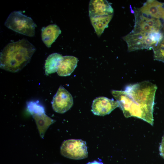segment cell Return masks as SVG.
<instances>
[{"label": "cell", "instance_id": "cell-1", "mask_svg": "<svg viewBox=\"0 0 164 164\" xmlns=\"http://www.w3.org/2000/svg\"><path fill=\"white\" fill-rule=\"evenodd\" d=\"M157 89L155 84L146 81L128 85L124 91L113 90L111 94L118 102L126 118L137 117L152 126Z\"/></svg>", "mask_w": 164, "mask_h": 164}, {"label": "cell", "instance_id": "cell-2", "mask_svg": "<svg viewBox=\"0 0 164 164\" xmlns=\"http://www.w3.org/2000/svg\"><path fill=\"white\" fill-rule=\"evenodd\" d=\"M36 50L25 39L8 43L0 53V68L13 73L20 71L29 62Z\"/></svg>", "mask_w": 164, "mask_h": 164}, {"label": "cell", "instance_id": "cell-3", "mask_svg": "<svg viewBox=\"0 0 164 164\" xmlns=\"http://www.w3.org/2000/svg\"><path fill=\"white\" fill-rule=\"evenodd\" d=\"M162 37V29L148 32L133 29L123 39L127 44L128 51L131 52L144 49H153Z\"/></svg>", "mask_w": 164, "mask_h": 164}, {"label": "cell", "instance_id": "cell-4", "mask_svg": "<svg viewBox=\"0 0 164 164\" xmlns=\"http://www.w3.org/2000/svg\"><path fill=\"white\" fill-rule=\"evenodd\" d=\"M5 25L16 32L30 37L34 36L37 26L31 17L18 11H13L9 14Z\"/></svg>", "mask_w": 164, "mask_h": 164}, {"label": "cell", "instance_id": "cell-5", "mask_svg": "<svg viewBox=\"0 0 164 164\" xmlns=\"http://www.w3.org/2000/svg\"><path fill=\"white\" fill-rule=\"evenodd\" d=\"M26 105L27 109L35 121L40 136L43 138L46 130L55 120L46 114L44 107L38 101L27 102Z\"/></svg>", "mask_w": 164, "mask_h": 164}, {"label": "cell", "instance_id": "cell-6", "mask_svg": "<svg viewBox=\"0 0 164 164\" xmlns=\"http://www.w3.org/2000/svg\"><path fill=\"white\" fill-rule=\"evenodd\" d=\"M60 152L63 156L74 159H82L88 156L86 143L81 139L64 141L61 146Z\"/></svg>", "mask_w": 164, "mask_h": 164}, {"label": "cell", "instance_id": "cell-7", "mask_svg": "<svg viewBox=\"0 0 164 164\" xmlns=\"http://www.w3.org/2000/svg\"><path fill=\"white\" fill-rule=\"evenodd\" d=\"M51 103L55 111L63 114L72 107L73 104V99L71 94L60 85L53 97Z\"/></svg>", "mask_w": 164, "mask_h": 164}, {"label": "cell", "instance_id": "cell-8", "mask_svg": "<svg viewBox=\"0 0 164 164\" xmlns=\"http://www.w3.org/2000/svg\"><path fill=\"white\" fill-rule=\"evenodd\" d=\"M119 106V103L117 101L104 97H100L96 98L93 101L92 111L95 115L104 116L109 114Z\"/></svg>", "mask_w": 164, "mask_h": 164}, {"label": "cell", "instance_id": "cell-9", "mask_svg": "<svg viewBox=\"0 0 164 164\" xmlns=\"http://www.w3.org/2000/svg\"><path fill=\"white\" fill-rule=\"evenodd\" d=\"M113 9L106 0H91L89 7L90 18L113 15Z\"/></svg>", "mask_w": 164, "mask_h": 164}, {"label": "cell", "instance_id": "cell-10", "mask_svg": "<svg viewBox=\"0 0 164 164\" xmlns=\"http://www.w3.org/2000/svg\"><path fill=\"white\" fill-rule=\"evenodd\" d=\"M138 9L144 14L164 21V5L158 1L147 0Z\"/></svg>", "mask_w": 164, "mask_h": 164}, {"label": "cell", "instance_id": "cell-11", "mask_svg": "<svg viewBox=\"0 0 164 164\" xmlns=\"http://www.w3.org/2000/svg\"><path fill=\"white\" fill-rule=\"evenodd\" d=\"M78 59L74 56H63L59 66L57 73L60 76L70 75L77 66Z\"/></svg>", "mask_w": 164, "mask_h": 164}, {"label": "cell", "instance_id": "cell-12", "mask_svg": "<svg viewBox=\"0 0 164 164\" xmlns=\"http://www.w3.org/2000/svg\"><path fill=\"white\" fill-rule=\"evenodd\" d=\"M41 31L42 40L48 48L51 46L61 32L59 26L56 24H51L43 27Z\"/></svg>", "mask_w": 164, "mask_h": 164}, {"label": "cell", "instance_id": "cell-13", "mask_svg": "<svg viewBox=\"0 0 164 164\" xmlns=\"http://www.w3.org/2000/svg\"><path fill=\"white\" fill-rule=\"evenodd\" d=\"M63 56L57 53L50 54L46 60L45 73L46 75L57 72Z\"/></svg>", "mask_w": 164, "mask_h": 164}, {"label": "cell", "instance_id": "cell-14", "mask_svg": "<svg viewBox=\"0 0 164 164\" xmlns=\"http://www.w3.org/2000/svg\"><path fill=\"white\" fill-rule=\"evenodd\" d=\"M113 15H112L90 18L91 24L98 37L101 36L105 29L108 26Z\"/></svg>", "mask_w": 164, "mask_h": 164}, {"label": "cell", "instance_id": "cell-15", "mask_svg": "<svg viewBox=\"0 0 164 164\" xmlns=\"http://www.w3.org/2000/svg\"><path fill=\"white\" fill-rule=\"evenodd\" d=\"M162 32L163 37L162 39L153 50L154 59L164 63V23L163 24Z\"/></svg>", "mask_w": 164, "mask_h": 164}, {"label": "cell", "instance_id": "cell-16", "mask_svg": "<svg viewBox=\"0 0 164 164\" xmlns=\"http://www.w3.org/2000/svg\"><path fill=\"white\" fill-rule=\"evenodd\" d=\"M159 151L160 155L164 159V135L162 137L159 146Z\"/></svg>", "mask_w": 164, "mask_h": 164}, {"label": "cell", "instance_id": "cell-17", "mask_svg": "<svg viewBox=\"0 0 164 164\" xmlns=\"http://www.w3.org/2000/svg\"><path fill=\"white\" fill-rule=\"evenodd\" d=\"M87 164H104L102 163L97 162L96 161H94L91 162H89Z\"/></svg>", "mask_w": 164, "mask_h": 164}, {"label": "cell", "instance_id": "cell-18", "mask_svg": "<svg viewBox=\"0 0 164 164\" xmlns=\"http://www.w3.org/2000/svg\"><path fill=\"white\" fill-rule=\"evenodd\" d=\"M163 4H164V3H163Z\"/></svg>", "mask_w": 164, "mask_h": 164}]
</instances>
